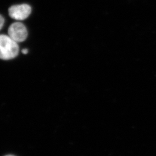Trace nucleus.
<instances>
[{
    "label": "nucleus",
    "mask_w": 156,
    "mask_h": 156,
    "mask_svg": "<svg viewBox=\"0 0 156 156\" xmlns=\"http://www.w3.org/2000/svg\"><path fill=\"white\" fill-rule=\"evenodd\" d=\"M22 52L23 54H24V55H26V54H27V53H28V49H23V50H22Z\"/></svg>",
    "instance_id": "5"
},
{
    "label": "nucleus",
    "mask_w": 156,
    "mask_h": 156,
    "mask_svg": "<svg viewBox=\"0 0 156 156\" xmlns=\"http://www.w3.org/2000/svg\"><path fill=\"white\" fill-rule=\"evenodd\" d=\"M8 35L17 43H20L26 39L28 32L23 23H14L8 28Z\"/></svg>",
    "instance_id": "2"
},
{
    "label": "nucleus",
    "mask_w": 156,
    "mask_h": 156,
    "mask_svg": "<svg viewBox=\"0 0 156 156\" xmlns=\"http://www.w3.org/2000/svg\"><path fill=\"white\" fill-rule=\"evenodd\" d=\"M19 47L16 42L8 35H0V59L8 60L19 54Z\"/></svg>",
    "instance_id": "1"
},
{
    "label": "nucleus",
    "mask_w": 156,
    "mask_h": 156,
    "mask_svg": "<svg viewBox=\"0 0 156 156\" xmlns=\"http://www.w3.org/2000/svg\"><path fill=\"white\" fill-rule=\"evenodd\" d=\"M4 23H5L4 18L1 15H0V30L2 28V27L4 24Z\"/></svg>",
    "instance_id": "4"
},
{
    "label": "nucleus",
    "mask_w": 156,
    "mask_h": 156,
    "mask_svg": "<svg viewBox=\"0 0 156 156\" xmlns=\"http://www.w3.org/2000/svg\"><path fill=\"white\" fill-rule=\"evenodd\" d=\"M9 15L17 20H23L27 19L31 12V6L26 4L12 6L9 8Z\"/></svg>",
    "instance_id": "3"
},
{
    "label": "nucleus",
    "mask_w": 156,
    "mask_h": 156,
    "mask_svg": "<svg viewBox=\"0 0 156 156\" xmlns=\"http://www.w3.org/2000/svg\"><path fill=\"white\" fill-rule=\"evenodd\" d=\"M13 156V155H6V156Z\"/></svg>",
    "instance_id": "6"
}]
</instances>
